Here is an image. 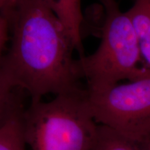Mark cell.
I'll return each instance as SVG.
<instances>
[{
    "label": "cell",
    "instance_id": "cell-8",
    "mask_svg": "<svg viewBox=\"0 0 150 150\" xmlns=\"http://www.w3.org/2000/svg\"><path fill=\"white\" fill-rule=\"evenodd\" d=\"M24 110V108L13 114L0 126V150H25Z\"/></svg>",
    "mask_w": 150,
    "mask_h": 150
},
{
    "label": "cell",
    "instance_id": "cell-3",
    "mask_svg": "<svg viewBox=\"0 0 150 150\" xmlns=\"http://www.w3.org/2000/svg\"><path fill=\"white\" fill-rule=\"evenodd\" d=\"M99 1L103 13L99 45L93 54L77 59L81 79L89 89L133 81L150 73L140 65L139 45L127 11H122L115 0Z\"/></svg>",
    "mask_w": 150,
    "mask_h": 150
},
{
    "label": "cell",
    "instance_id": "cell-4",
    "mask_svg": "<svg viewBox=\"0 0 150 150\" xmlns=\"http://www.w3.org/2000/svg\"><path fill=\"white\" fill-rule=\"evenodd\" d=\"M85 89L90 112L98 125L139 144L150 137V73L127 83Z\"/></svg>",
    "mask_w": 150,
    "mask_h": 150
},
{
    "label": "cell",
    "instance_id": "cell-2",
    "mask_svg": "<svg viewBox=\"0 0 150 150\" xmlns=\"http://www.w3.org/2000/svg\"><path fill=\"white\" fill-rule=\"evenodd\" d=\"M26 143L31 150H92L98 124L90 112L85 88L31 101L22 115Z\"/></svg>",
    "mask_w": 150,
    "mask_h": 150
},
{
    "label": "cell",
    "instance_id": "cell-1",
    "mask_svg": "<svg viewBox=\"0 0 150 150\" xmlns=\"http://www.w3.org/2000/svg\"><path fill=\"white\" fill-rule=\"evenodd\" d=\"M11 31L0 67L31 101L82 91L74 41L42 0H18L4 15Z\"/></svg>",
    "mask_w": 150,
    "mask_h": 150
},
{
    "label": "cell",
    "instance_id": "cell-11",
    "mask_svg": "<svg viewBox=\"0 0 150 150\" xmlns=\"http://www.w3.org/2000/svg\"><path fill=\"white\" fill-rule=\"evenodd\" d=\"M18 0H0V11L4 16L12 8Z\"/></svg>",
    "mask_w": 150,
    "mask_h": 150
},
{
    "label": "cell",
    "instance_id": "cell-12",
    "mask_svg": "<svg viewBox=\"0 0 150 150\" xmlns=\"http://www.w3.org/2000/svg\"><path fill=\"white\" fill-rule=\"evenodd\" d=\"M140 145L145 150H150V137H149L143 142L140 143Z\"/></svg>",
    "mask_w": 150,
    "mask_h": 150
},
{
    "label": "cell",
    "instance_id": "cell-5",
    "mask_svg": "<svg viewBox=\"0 0 150 150\" xmlns=\"http://www.w3.org/2000/svg\"><path fill=\"white\" fill-rule=\"evenodd\" d=\"M63 22L74 41L76 52L84 56L82 42L84 16L81 0H42Z\"/></svg>",
    "mask_w": 150,
    "mask_h": 150
},
{
    "label": "cell",
    "instance_id": "cell-9",
    "mask_svg": "<svg viewBox=\"0 0 150 150\" xmlns=\"http://www.w3.org/2000/svg\"><path fill=\"white\" fill-rule=\"evenodd\" d=\"M92 150H145L141 145L122 136L109 127L98 125Z\"/></svg>",
    "mask_w": 150,
    "mask_h": 150
},
{
    "label": "cell",
    "instance_id": "cell-7",
    "mask_svg": "<svg viewBox=\"0 0 150 150\" xmlns=\"http://www.w3.org/2000/svg\"><path fill=\"white\" fill-rule=\"evenodd\" d=\"M22 91L0 67V125L13 114L24 108L21 97Z\"/></svg>",
    "mask_w": 150,
    "mask_h": 150
},
{
    "label": "cell",
    "instance_id": "cell-10",
    "mask_svg": "<svg viewBox=\"0 0 150 150\" xmlns=\"http://www.w3.org/2000/svg\"><path fill=\"white\" fill-rule=\"evenodd\" d=\"M8 31L9 25L8 20L0 11V57L8 40Z\"/></svg>",
    "mask_w": 150,
    "mask_h": 150
},
{
    "label": "cell",
    "instance_id": "cell-6",
    "mask_svg": "<svg viewBox=\"0 0 150 150\" xmlns=\"http://www.w3.org/2000/svg\"><path fill=\"white\" fill-rule=\"evenodd\" d=\"M127 13L136 35L142 61L150 70V0H135Z\"/></svg>",
    "mask_w": 150,
    "mask_h": 150
}]
</instances>
